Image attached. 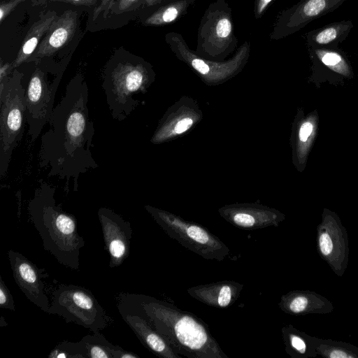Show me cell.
Here are the masks:
<instances>
[{
    "instance_id": "6da1fadb",
    "label": "cell",
    "mask_w": 358,
    "mask_h": 358,
    "mask_svg": "<svg viewBox=\"0 0 358 358\" xmlns=\"http://www.w3.org/2000/svg\"><path fill=\"white\" fill-rule=\"evenodd\" d=\"M89 90L80 76L66 85L64 94L54 107L48 129L41 136L38 164L48 177L63 182L69 193L78 191L79 178L99 167L92 155L95 134L87 106Z\"/></svg>"
},
{
    "instance_id": "7a4b0ae2",
    "label": "cell",
    "mask_w": 358,
    "mask_h": 358,
    "mask_svg": "<svg viewBox=\"0 0 358 358\" xmlns=\"http://www.w3.org/2000/svg\"><path fill=\"white\" fill-rule=\"evenodd\" d=\"M117 310L141 317L180 356L228 358L203 320L172 303L144 294L123 293L118 297Z\"/></svg>"
},
{
    "instance_id": "3957f363",
    "label": "cell",
    "mask_w": 358,
    "mask_h": 358,
    "mask_svg": "<svg viewBox=\"0 0 358 358\" xmlns=\"http://www.w3.org/2000/svg\"><path fill=\"white\" fill-rule=\"evenodd\" d=\"M56 188L41 180L29 201V219L42 239L44 249L57 262L71 270H78L80 251L85 239L78 231L73 215L65 212L55 199Z\"/></svg>"
},
{
    "instance_id": "277c9868",
    "label": "cell",
    "mask_w": 358,
    "mask_h": 358,
    "mask_svg": "<svg viewBox=\"0 0 358 358\" xmlns=\"http://www.w3.org/2000/svg\"><path fill=\"white\" fill-rule=\"evenodd\" d=\"M22 73L15 69L0 79V178L6 176L12 155L24 131V90Z\"/></svg>"
},
{
    "instance_id": "5b68a950",
    "label": "cell",
    "mask_w": 358,
    "mask_h": 358,
    "mask_svg": "<svg viewBox=\"0 0 358 358\" xmlns=\"http://www.w3.org/2000/svg\"><path fill=\"white\" fill-rule=\"evenodd\" d=\"M150 74L141 62L121 61L104 75L102 87L112 117L123 121L140 104L138 96L145 92Z\"/></svg>"
},
{
    "instance_id": "8992f818",
    "label": "cell",
    "mask_w": 358,
    "mask_h": 358,
    "mask_svg": "<svg viewBox=\"0 0 358 358\" xmlns=\"http://www.w3.org/2000/svg\"><path fill=\"white\" fill-rule=\"evenodd\" d=\"M48 313L93 332L104 329L111 321L92 292L76 285L62 284L53 290Z\"/></svg>"
},
{
    "instance_id": "52a82bcc",
    "label": "cell",
    "mask_w": 358,
    "mask_h": 358,
    "mask_svg": "<svg viewBox=\"0 0 358 358\" xmlns=\"http://www.w3.org/2000/svg\"><path fill=\"white\" fill-rule=\"evenodd\" d=\"M145 208L170 238L187 250L208 260L220 262L229 255L227 245L207 228L150 206Z\"/></svg>"
},
{
    "instance_id": "ba28073f",
    "label": "cell",
    "mask_w": 358,
    "mask_h": 358,
    "mask_svg": "<svg viewBox=\"0 0 358 358\" xmlns=\"http://www.w3.org/2000/svg\"><path fill=\"white\" fill-rule=\"evenodd\" d=\"M32 63L34 68L29 74L21 71V82L24 90L26 123L31 143L39 137L49 122L61 79L59 74L50 80L48 72L40 65L41 62Z\"/></svg>"
},
{
    "instance_id": "9c48e42d",
    "label": "cell",
    "mask_w": 358,
    "mask_h": 358,
    "mask_svg": "<svg viewBox=\"0 0 358 358\" xmlns=\"http://www.w3.org/2000/svg\"><path fill=\"white\" fill-rule=\"evenodd\" d=\"M348 0H300L283 10L272 32L273 39H280L303 28L313 20L331 13Z\"/></svg>"
},
{
    "instance_id": "30bf717a",
    "label": "cell",
    "mask_w": 358,
    "mask_h": 358,
    "mask_svg": "<svg viewBox=\"0 0 358 358\" xmlns=\"http://www.w3.org/2000/svg\"><path fill=\"white\" fill-rule=\"evenodd\" d=\"M8 256L13 278L22 292L31 303L48 313L50 303L42 280L48 274L19 252L10 250Z\"/></svg>"
},
{
    "instance_id": "8fae6325",
    "label": "cell",
    "mask_w": 358,
    "mask_h": 358,
    "mask_svg": "<svg viewBox=\"0 0 358 358\" xmlns=\"http://www.w3.org/2000/svg\"><path fill=\"white\" fill-rule=\"evenodd\" d=\"M98 217L101 227L105 250L110 256L109 266H120L129 255L132 229L129 222L114 210L101 207Z\"/></svg>"
},
{
    "instance_id": "7c38bea8",
    "label": "cell",
    "mask_w": 358,
    "mask_h": 358,
    "mask_svg": "<svg viewBox=\"0 0 358 358\" xmlns=\"http://www.w3.org/2000/svg\"><path fill=\"white\" fill-rule=\"evenodd\" d=\"M166 41L178 57L188 62L197 72L204 76H222L231 73L243 62L250 51V44L245 43L231 61L225 63H213L195 55L189 50L183 38L177 33L171 32L166 34Z\"/></svg>"
},
{
    "instance_id": "4fadbf2b",
    "label": "cell",
    "mask_w": 358,
    "mask_h": 358,
    "mask_svg": "<svg viewBox=\"0 0 358 358\" xmlns=\"http://www.w3.org/2000/svg\"><path fill=\"white\" fill-rule=\"evenodd\" d=\"M233 38L229 12L220 8L208 10L200 26L199 47L210 54H219L231 45Z\"/></svg>"
},
{
    "instance_id": "5bb4252c",
    "label": "cell",
    "mask_w": 358,
    "mask_h": 358,
    "mask_svg": "<svg viewBox=\"0 0 358 358\" xmlns=\"http://www.w3.org/2000/svg\"><path fill=\"white\" fill-rule=\"evenodd\" d=\"M78 24V13L71 10L64 12L50 25L45 37L27 60L38 64L43 59L50 57L66 45L73 38Z\"/></svg>"
},
{
    "instance_id": "9a60e30c",
    "label": "cell",
    "mask_w": 358,
    "mask_h": 358,
    "mask_svg": "<svg viewBox=\"0 0 358 358\" xmlns=\"http://www.w3.org/2000/svg\"><path fill=\"white\" fill-rule=\"evenodd\" d=\"M219 212L230 224L245 230L277 226L281 220L275 211L259 206H227L220 209Z\"/></svg>"
},
{
    "instance_id": "2e32d148",
    "label": "cell",
    "mask_w": 358,
    "mask_h": 358,
    "mask_svg": "<svg viewBox=\"0 0 358 358\" xmlns=\"http://www.w3.org/2000/svg\"><path fill=\"white\" fill-rule=\"evenodd\" d=\"M243 289V284L224 280L192 287L187 292L193 299L209 306L227 308L236 302Z\"/></svg>"
},
{
    "instance_id": "e0dca14e",
    "label": "cell",
    "mask_w": 358,
    "mask_h": 358,
    "mask_svg": "<svg viewBox=\"0 0 358 358\" xmlns=\"http://www.w3.org/2000/svg\"><path fill=\"white\" fill-rule=\"evenodd\" d=\"M120 314L140 342L153 354L163 358L181 357L175 352L164 338L141 317L126 313H120Z\"/></svg>"
},
{
    "instance_id": "ac0fdd59",
    "label": "cell",
    "mask_w": 358,
    "mask_h": 358,
    "mask_svg": "<svg viewBox=\"0 0 358 358\" xmlns=\"http://www.w3.org/2000/svg\"><path fill=\"white\" fill-rule=\"evenodd\" d=\"M352 20H341L311 30L305 34L308 48H337L353 28Z\"/></svg>"
},
{
    "instance_id": "d6986e66",
    "label": "cell",
    "mask_w": 358,
    "mask_h": 358,
    "mask_svg": "<svg viewBox=\"0 0 358 358\" xmlns=\"http://www.w3.org/2000/svg\"><path fill=\"white\" fill-rule=\"evenodd\" d=\"M57 17V14L55 10H48L41 13L39 18L31 26L22 41L16 57L12 62L13 70L25 63L31 56L41 41L42 37Z\"/></svg>"
},
{
    "instance_id": "ffe728a7",
    "label": "cell",
    "mask_w": 358,
    "mask_h": 358,
    "mask_svg": "<svg viewBox=\"0 0 358 358\" xmlns=\"http://www.w3.org/2000/svg\"><path fill=\"white\" fill-rule=\"evenodd\" d=\"M86 358H113L112 350L115 345L110 343L100 331L83 336L80 340Z\"/></svg>"
},
{
    "instance_id": "44dd1931",
    "label": "cell",
    "mask_w": 358,
    "mask_h": 358,
    "mask_svg": "<svg viewBox=\"0 0 358 358\" xmlns=\"http://www.w3.org/2000/svg\"><path fill=\"white\" fill-rule=\"evenodd\" d=\"M187 7L186 0L171 3L158 9L145 20L144 24L158 26L171 23L182 15Z\"/></svg>"
},
{
    "instance_id": "7402d4cb",
    "label": "cell",
    "mask_w": 358,
    "mask_h": 358,
    "mask_svg": "<svg viewBox=\"0 0 358 358\" xmlns=\"http://www.w3.org/2000/svg\"><path fill=\"white\" fill-rule=\"evenodd\" d=\"M50 358H86L85 348L81 341H64L58 343L48 356Z\"/></svg>"
},
{
    "instance_id": "603a6c76",
    "label": "cell",
    "mask_w": 358,
    "mask_h": 358,
    "mask_svg": "<svg viewBox=\"0 0 358 358\" xmlns=\"http://www.w3.org/2000/svg\"><path fill=\"white\" fill-rule=\"evenodd\" d=\"M289 299L282 298L279 304L282 309L292 313H300L303 312L308 304V299L304 296H294Z\"/></svg>"
},
{
    "instance_id": "cb8c5ba5",
    "label": "cell",
    "mask_w": 358,
    "mask_h": 358,
    "mask_svg": "<svg viewBox=\"0 0 358 358\" xmlns=\"http://www.w3.org/2000/svg\"><path fill=\"white\" fill-rule=\"evenodd\" d=\"M0 306L2 308L15 311V305L13 296L8 288L0 276Z\"/></svg>"
},
{
    "instance_id": "d4e9b609",
    "label": "cell",
    "mask_w": 358,
    "mask_h": 358,
    "mask_svg": "<svg viewBox=\"0 0 358 358\" xmlns=\"http://www.w3.org/2000/svg\"><path fill=\"white\" fill-rule=\"evenodd\" d=\"M140 0H116L112 13L120 14L134 9Z\"/></svg>"
},
{
    "instance_id": "484cf974",
    "label": "cell",
    "mask_w": 358,
    "mask_h": 358,
    "mask_svg": "<svg viewBox=\"0 0 358 358\" xmlns=\"http://www.w3.org/2000/svg\"><path fill=\"white\" fill-rule=\"evenodd\" d=\"M31 1L33 6H39L51 1H59L77 6H93L96 5L97 0H31Z\"/></svg>"
},
{
    "instance_id": "4316f807",
    "label": "cell",
    "mask_w": 358,
    "mask_h": 358,
    "mask_svg": "<svg viewBox=\"0 0 358 358\" xmlns=\"http://www.w3.org/2000/svg\"><path fill=\"white\" fill-rule=\"evenodd\" d=\"M25 0H10L7 2L3 1L0 4V22L8 17V15L22 2Z\"/></svg>"
},
{
    "instance_id": "83f0119b",
    "label": "cell",
    "mask_w": 358,
    "mask_h": 358,
    "mask_svg": "<svg viewBox=\"0 0 358 358\" xmlns=\"http://www.w3.org/2000/svg\"><path fill=\"white\" fill-rule=\"evenodd\" d=\"M116 0H101V3L97 6L93 13V19L95 20L97 17L103 13L104 17H106L108 13L115 3Z\"/></svg>"
},
{
    "instance_id": "f1b7e54d",
    "label": "cell",
    "mask_w": 358,
    "mask_h": 358,
    "mask_svg": "<svg viewBox=\"0 0 358 358\" xmlns=\"http://www.w3.org/2000/svg\"><path fill=\"white\" fill-rule=\"evenodd\" d=\"M319 243L322 253L325 256L329 255L333 248L332 241L329 234L327 233L322 234L319 238Z\"/></svg>"
},
{
    "instance_id": "f546056e",
    "label": "cell",
    "mask_w": 358,
    "mask_h": 358,
    "mask_svg": "<svg viewBox=\"0 0 358 358\" xmlns=\"http://www.w3.org/2000/svg\"><path fill=\"white\" fill-rule=\"evenodd\" d=\"M289 345L296 351L303 353L306 346L305 342L299 336L288 334Z\"/></svg>"
},
{
    "instance_id": "4dcf8cb0",
    "label": "cell",
    "mask_w": 358,
    "mask_h": 358,
    "mask_svg": "<svg viewBox=\"0 0 358 358\" xmlns=\"http://www.w3.org/2000/svg\"><path fill=\"white\" fill-rule=\"evenodd\" d=\"M113 358H138L139 356L133 352L127 351L118 345H114L112 350Z\"/></svg>"
},
{
    "instance_id": "1f68e13d",
    "label": "cell",
    "mask_w": 358,
    "mask_h": 358,
    "mask_svg": "<svg viewBox=\"0 0 358 358\" xmlns=\"http://www.w3.org/2000/svg\"><path fill=\"white\" fill-rule=\"evenodd\" d=\"M313 131L311 123L306 122L303 123L299 130V138L301 141H306Z\"/></svg>"
},
{
    "instance_id": "d6a6232c",
    "label": "cell",
    "mask_w": 358,
    "mask_h": 358,
    "mask_svg": "<svg viewBox=\"0 0 358 358\" xmlns=\"http://www.w3.org/2000/svg\"><path fill=\"white\" fill-rule=\"evenodd\" d=\"M193 121L191 118H184L180 120L175 127V131L177 134H181L187 130L192 124Z\"/></svg>"
},
{
    "instance_id": "836d02e7",
    "label": "cell",
    "mask_w": 358,
    "mask_h": 358,
    "mask_svg": "<svg viewBox=\"0 0 358 358\" xmlns=\"http://www.w3.org/2000/svg\"><path fill=\"white\" fill-rule=\"evenodd\" d=\"M273 0H257L256 1V16L258 17L265 10L267 6Z\"/></svg>"
},
{
    "instance_id": "e575fe53",
    "label": "cell",
    "mask_w": 358,
    "mask_h": 358,
    "mask_svg": "<svg viewBox=\"0 0 358 358\" xmlns=\"http://www.w3.org/2000/svg\"><path fill=\"white\" fill-rule=\"evenodd\" d=\"M330 357L332 358H343V357H351L350 355H347L344 352L341 351H334L330 354Z\"/></svg>"
},
{
    "instance_id": "d590c367",
    "label": "cell",
    "mask_w": 358,
    "mask_h": 358,
    "mask_svg": "<svg viewBox=\"0 0 358 358\" xmlns=\"http://www.w3.org/2000/svg\"><path fill=\"white\" fill-rule=\"evenodd\" d=\"M145 4L148 6H154L157 3H160L163 0H143Z\"/></svg>"
},
{
    "instance_id": "8d00e7d4",
    "label": "cell",
    "mask_w": 358,
    "mask_h": 358,
    "mask_svg": "<svg viewBox=\"0 0 358 358\" xmlns=\"http://www.w3.org/2000/svg\"><path fill=\"white\" fill-rule=\"evenodd\" d=\"M1 322H0V326L1 327H3V326H6L7 325V323L6 322V321H4V318L3 316H1Z\"/></svg>"
}]
</instances>
